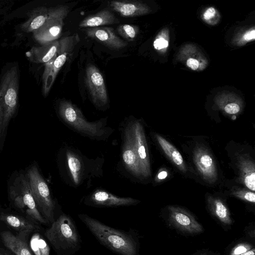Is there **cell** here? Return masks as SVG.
I'll return each mask as SVG.
<instances>
[{
	"instance_id": "cell-27",
	"label": "cell",
	"mask_w": 255,
	"mask_h": 255,
	"mask_svg": "<svg viewBox=\"0 0 255 255\" xmlns=\"http://www.w3.org/2000/svg\"><path fill=\"white\" fill-rule=\"evenodd\" d=\"M117 31L124 39L131 41L134 39L137 35V27L131 24H121L117 27Z\"/></svg>"
},
{
	"instance_id": "cell-3",
	"label": "cell",
	"mask_w": 255,
	"mask_h": 255,
	"mask_svg": "<svg viewBox=\"0 0 255 255\" xmlns=\"http://www.w3.org/2000/svg\"><path fill=\"white\" fill-rule=\"evenodd\" d=\"M58 114L67 126L92 139H105L112 131V129L106 128L105 121L102 119L95 122L87 121L80 109L68 101L60 102Z\"/></svg>"
},
{
	"instance_id": "cell-32",
	"label": "cell",
	"mask_w": 255,
	"mask_h": 255,
	"mask_svg": "<svg viewBox=\"0 0 255 255\" xmlns=\"http://www.w3.org/2000/svg\"><path fill=\"white\" fill-rule=\"evenodd\" d=\"M188 67L193 70H196L199 67V62L196 59L193 58H188L186 62Z\"/></svg>"
},
{
	"instance_id": "cell-28",
	"label": "cell",
	"mask_w": 255,
	"mask_h": 255,
	"mask_svg": "<svg viewBox=\"0 0 255 255\" xmlns=\"http://www.w3.org/2000/svg\"><path fill=\"white\" fill-rule=\"evenodd\" d=\"M231 194L234 196L245 201L253 204L255 202V193L250 190L241 188H235L233 189Z\"/></svg>"
},
{
	"instance_id": "cell-9",
	"label": "cell",
	"mask_w": 255,
	"mask_h": 255,
	"mask_svg": "<svg viewBox=\"0 0 255 255\" xmlns=\"http://www.w3.org/2000/svg\"><path fill=\"white\" fill-rule=\"evenodd\" d=\"M129 126L139 161L141 176L148 178L151 175V168L147 144L143 126L138 121L130 123Z\"/></svg>"
},
{
	"instance_id": "cell-16",
	"label": "cell",
	"mask_w": 255,
	"mask_h": 255,
	"mask_svg": "<svg viewBox=\"0 0 255 255\" xmlns=\"http://www.w3.org/2000/svg\"><path fill=\"white\" fill-rule=\"evenodd\" d=\"M90 202L95 205L106 207L130 206L139 202L130 197H120L103 190H97L90 197Z\"/></svg>"
},
{
	"instance_id": "cell-30",
	"label": "cell",
	"mask_w": 255,
	"mask_h": 255,
	"mask_svg": "<svg viewBox=\"0 0 255 255\" xmlns=\"http://www.w3.org/2000/svg\"><path fill=\"white\" fill-rule=\"evenodd\" d=\"M224 111L228 114L235 115L239 113L240 106L236 103H230L226 104L223 108Z\"/></svg>"
},
{
	"instance_id": "cell-21",
	"label": "cell",
	"mask_w": 255,
	"mask_h": 255,
	"mask_svg": "<svg viewBox=\"0 0 255 255\" xmlns=\"http://www.w3.org/2000/svg\"><path fill=\"white\" fill-rule=\"evenodd\" d=\"M0 236L4 246L15 255H33L24 238L4 231Z\"/></svg>"
},
{
	"instance_id": "cell-31",
	"label": "cell",
	"mask_w": 255,
	"mask_h": 255,
	"mask_svg": "<svg viewBox=\"0 0 255 255\" xmlns=\"http://www.w3.org/2000/svg\"><path fill=\"white\" fill-rule=\"evenodd\" d=\"M168 45V42L163 38L156 39L153 42V46L156 49H161L166 48Z\"/></svg>"
},
{
	"instance_id": "cell-33",
	"label": "cell",
	"mask_w": 255,
	"mask_h": 255,
	"mask_svg": "<svg viewBox=\"0 0 255 255\" xmlns=\"http://www.w3.org/2000/svg\"><path fill=\"white\" fill-rule=\"evenodd\" d=\"M216 9L212 7L208 8L203 14L204 19L208 20L213 17L216 14Z\"/></svg>"
},
{
	"instance_id": "cell-1",
	"label": "cell",
	"mask_w": 255,
	"mask_h": 255,
	"mask_svg": "<svg viewBox=\"0 0 255 255\" xmlns=\"http://www.w3.org/2000/svg\"><path fill=\"white\" fill-rule=\"evenodd\" d=\"M19 76L16 66L7 70L0 81V152L3 148L11 120L18 106Z\"/></svg>"
},
{
	"instance_id": "cell-13",
	"label": "cell",
	"mask_w": 255,
	"mask_h": 255,
	"mask_svg": "<svg viewBox=\"0 0 255 255\" xmlns=\"http://www.w3.org/2000/svg\"><path fill=\"white\" fill-rule=\"evenodd\" d=\"M122 155L123 163L127 169L135 177L141 176L129 125L126 127L124 130Z\"/></svg>"
},
{
	"instance_id": "cell-8",
	"label": "cell",
	"mask_w": 255,
	"mask_h": 255,
	"mask_svg": "<svg viewBox=\"0 0 255 255\" xmlns=\"http://www.w3.org/2000/svg\"><path fill=\"white\" fill-rule=\"evenodd\" d=\"M68 12L69 7L66 5L50 8L45 23L33 32L34 39L41 45L57 40L61 34L63 20Z\"/></svg>"
},
{
	"instance_id": "cell-18",
	"label": "cell",
	"mask_w": 255,
	"mask_h": 255,
	"mask_svg": "<svg viewBox=\"0 0 255 255\" xmlns=\"http://www.w3.org/2000/svg\"><path fill=\"white\" fill-rule=\"evenodd\" d=\"M240 171V181L250 190H255V164L254 161L246 155L238 158Z\"/></svg>"
},
{
	"instance_id": "cell-7",
	"label": "cell",
	"mask_w": 255,
	"mask_h": 255,
	"mask_svg": "<svg viewBox=\"0 0 255 255\" xmlns=\"http://www.w3.org/2000/svg\"><path fill=\"white\" fill-rule=\"evenodd\" d=\"M79 40L78 35L76 34L64 37L59 40V46L56 54L52 59L45 64L42 76V91L44 96L48 94L57 74Z\"/></svg>"
},
{
	"instance_id": "cell-37",
	"label": "cell",
	"mask_w": 255,
	"mask_h": 255,
	"mask_svg": "<svg viewBox=\"0 0 255 255\" xmlns=\"http://www.w3.org/2000/svg\"><path fill=\"white\" fill-rule=\"evenodd\" d=\"M0 255H11L10 254L6 252L5 251L2 249L0 250Z\"/></svg>"
},
{
	"instance_id": "cell-34",
	"label": "cell",
	"mask_w": 255,
	"mask_h": 255,
	"mask_svg": "<svg viewBox=\"0 0 255 255\" xmlns=\"http://www.w3.org/2000/svg\"><path fill=\"white\" fill-rule=\"evenodd\" d=\"M244 39L246 41H249L252 39H255V30L254 29L248 31L244 35Z\"/></svg>"
},
{
	"instance_id": "cell-11",
	"label": "cell",
	"mask_w": 255,
	"mask_h": 255,
	"mask_svg": "<svg viewBox=\"0 0 255 255\" xmlns=\"http://www.w3.org/2000/svg\"><path fill=\"white\" fill-rule=\"evenodd\" d=\"M194 162L203 179L213 184L218 178L215 160L211 153L202 146H197L193 152Z\"/></svg>"
},
{
	"instance_id": "cell-29",
	"label": "cell",
	"mask_w": 255,
	"mask_h": 255,
	"mask_svg": "<svg viewBox=\"0 0 255 255\" xmlns=\"http://www.w3.org/2000/svg\"><path fill=\"white\" fill-rule=\"evenodd\" d=\"M251 249V246L248 244H240L233 249L231 252L230 255H239Z\"/></svg>"
},
{
	"instance_id": "cell-25",
	"label": "cell",
	"mask_w": 255,
	"mask_h": 255,
	"mask_svg": "<svg viewBox=\"0 0 255 255\" xmlns=\"http://www.w3.org/2000/svg\"><path fill=\"white\" fill-rule=\"evenodd\" d=\"M155 137L160 146L169 159L179 170L185 172L187 171L186 166L183 157L178 150L161 135L156 134Z\"/></svg>"
},
{
	"instance_id": "cell-26",
	"label": "cell",
	"mask_w": 255,
	"mask_h": 255,
	"mask_svg": "<svg viewBox=\"0 0 255 255\" xmlns=\"http://www.w3.org/2000/svg\"><path fill=\"white\" fill-rule=\"evenodd\" d=\"M30 247L35 255H49V247L38 233H36L32 236Z\"/></svg>"
},
{
	"instance_id": "cell-17",
	"label": "cell",
	"mask_w": 255,
	"mask_h": 255,
	"mask_svg": "<svg viewBox=\"0 0 255 255\" xmlns=\"http://www.w3.org/2000/svg\"><path fill=\"white\" fill-rule=\"evenodd\" d=\"M59 46V40L43 44L39 47H33L27 51L26 55L33 63H46L56 54Z\"/></svg>"
},
{
	"instance_id": "cell-5",
	"label": "cell",
	"mask_w": 255,
	"mask_h": 255,
	"mask_svg": "<svg viewBox=\"0 0 255 255\" xmlns=\"http://www.w3.org/2000/svg\"><path fill=\"white\" fill-rule=\"evenodd\" d=\"M36 207L46 221L53 223L55 203L49 188L35 164L31 165L25 172Z\"/></svg>"
},
{
	"instance_id": "cell-19",
	"label": "cell",
	"mask_w": 255,
	"mask_h": 255,
	"mask_svg": "<svg viewBox=\"0 0 255 255\" xmlns=\"http://www.w3.org/2000/svg\"><path fill=\"white\" fill-rule=\"evenodd\" d=\"M0 221L17 231L22 238L37 228L30 220L18 215L0 213Z\"/></svg>"
},
{
	"instance_id": "cell-20",
	"label": "cell",
	"mask_w": 255,
	"mask_h": 255,
	"mask_svg": "<svg viewBox=\"0 0 255 255\" xmlns=\"http://www.w3.org/2000/svg\"><path fill=\"white\" fill-rule=\"evenodd\" d=\"M109 5L123 17H134L146 11V8L142 4L130 0H113L110 2Z\"/></svg>"
},
{
	"instance_id": "cell-15",
	"label": "cell",
	"mask_w": 255,
	"mask_h": 255,
	"mask_svg": "<svg viewBox=\"0 0 255 255\" xmlns=\"http://www.w3.org/2000/svg\"><path fill=\"white\" fill-rule=\"evenodd\" d=\"M65 166L70 179L74 185H79L86 177V166L82 158L73 150L65 152Z\"/></svg>"
},
{
	"instance_id": "cell-22",
	"label": "cell",
	"mask_w": 255,
	"mask_h": 255,
	"mask_svg": "<svg viewBox=\"0 0 255 255\" xmlns=\"http://www.w3.org/2000/svg\"><path fill=\"white\" fill-rule=\"evenodd\" d=\"M119 22L114 13L108 9H104L85 18L80 22L79 26L82 28H92L118 23Z\"/></svg>"
},
{
	"instance_id": "cell-4",
	"label": "cell",
	"mask_w": 255,
	"mask_h": 255,
	"mask_svg": "<svg viewBox=\"0 0 255 255\" xmlns=\"http://www.w3.org/2000/svg\"><path fill=\"white\" fill-rule=\"evenodd\" d=\"M7 193L16 208L35 221L46 223L37 209L25 172L15 171L11 174L7 181Z\"/></svg>"
},
{
	"instance_id": "cell-6",
	"label": "cell",
	"mask_w": 255,
	"mask_h": 255,
	"mask_svg": "<svg viewBox=\"0 0 255 255\" xmlns=\"http://www.w3.org/2000/svg\"><path fill=\"white\" fill-rule=\"evenodd\" d=\"M45 235L57 250H66L74 248L79 241L76 227L71 218L61 215L54 221Z\"/></svg>"
},
{
	"instance_id": "cell-2",
	"label": "cell",
	"mask_w": 255,
	"mask_h": 255,
	"mask_svg": "<svg viewBox=\"0 0 255 255\" xmlns=\"http://www.w3.org/2000/svg\"><path fill=\"white\" fill-rule=\"evenodd\" d=\"M78 217L96 238L111 250L121 255H136L135 243L130 236L87 215Z\"/></svg>"
},
{
	"instance_id": "cell-10",
	"label": "cell",
	"mask_w": 255,
	"mask_h": 255,
	"mask_svg": "<svg viewBox=\"0 0 255 255\" xmlns=\"http://www.w3.org/2000/svg\"><path fill=\"white\" fill-rule=\"evenodd\" d=\"M85 82L94 105L98 107L107 105L108 97L104 79L95 65L90 64L87 66Z\"/></svg>"
},
{
	"instance_id": "cell-36",
	"label": "cell",
	"mask_w": 255,
	"mask_h": 255,
	"mask_svg": "<svg viewBox=\"0 0 255 255\" xmlns=\"http://www.w3.org/2000/svg\"><path fill=\"white\" fill-rule=\"evenodd\" d=\"M239 255H255V249H251Z\"/></svg>"
},
{
	"instance_id": "cell-35",
	"label": "cell",
	"mask_w": 255,
	"mask_h": 255,
	"mask_svg": "<svg viewBox=\"0 0 255 255\" xmlns=\"http://www.w3.org/2000/svg\"><path fill=\"white\" fill-rule=\"evenodd\" d=\"M167 172L166 171H160L156 177V178L158 180H161L163 179H165L167 176Z\"/></svg>"
},
{
	"instance_id": "cell-12",
	"label": "cell",
	"mask_w": 255,
	"mask_h": 255,
	"mask_svg": "<svg viewBox=\"0 0 255 255\" xmlns=\"http://www.w3.org/2000/svg\"><path fill=\"white\" fill-rule=\"evenodd\" d=\"M168 209L170 222L179 230L189 234L203 232L202 226L185 209L175 206H169Z\"/></svg>"
},
{
	"instance_id": "cell-23",
	"label": "cell",
	"mask_w": 255,
	"mask_h": 255,
	"mask_svg": "<svg viewBox=\"0 0 255 255\" xmlns=\"http://www.w3.org/2000/svg\"><path fill=\"white\" fill-rule=\"evenodd\" d=\"M49 9L45 6L34 8L28 13L27 20L21 24V29L26 32H34L40 28L47 20Z\"/></svg>"
},
{
	"instance_id": "cell-24",
	"label": "cell",
	"mask_w": 255,
	"mask_h": 255,
	"mask_svg": "<svg viewBox=\"0 0 255 255\" xmlns=\"http://www.w3.org/2000/svg\"><path fill=\"white\" fill-rule=\"evenodd\" d=\"M208 207L212 214L221 222L226 225H231L232 220L229 209L220 198L209 196L207 197Z\"/></svg>"
},
{
	"instance_id": "cell-14",
	"label": "cell",
	"mask_w": 255,
	"mask_h": 255,
	"mask_svg": "<svg viewBox=\"0 0 255 255\" xmlns=\"http://www.w3.org/2000/svg\"><path fill=\"white\" fill-rule=\"evenodd\" d=\"M87 35L105 46L114 49H120L127 46L128 42L121 39L112 27L100 26L87 28Z\"/></svg>"
}]
</instances>
